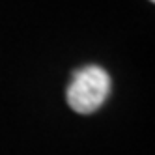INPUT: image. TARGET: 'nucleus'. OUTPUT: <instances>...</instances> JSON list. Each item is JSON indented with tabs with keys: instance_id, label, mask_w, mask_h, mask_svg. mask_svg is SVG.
<instances>
[{
	"instance_id": "obj_1",
	"label": "nucleus",
	"mask_w": 155,
	"mask_h": 155,
	"mask_svg": "<svg viewBox=\"0 0 155 155\" xmlns=\"http://www.w3.org/2000/svg\"><path fill=\"white\" fill-rule=\"evenodd\" d=\"M110 86L112 81L103 68L86 65L73 75L68 86V105L79 114H92L107 101Z\"/></svg>"
},
{
	"instance_id": "obj_2",
	"label": "nucleus",
	"mask_w": 155,
	"mask_h": 155,
	"mask_svg": "<svg viewBox=\"0 0 155 155\" xmlns=\"http://www.w3.org/2000/svg\"><path fill=\"white\" fill-rule=\"evenodd\" d=\"M150 2H153V0H150Z\"/></svg>"
}]
</instances>
